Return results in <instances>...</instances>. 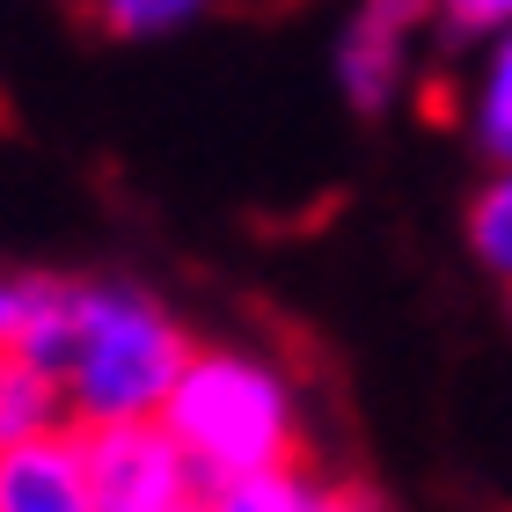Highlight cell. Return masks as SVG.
<instances>
[{
    "instance_id": "obj_7",
    "label": "cell",
    "mask_w": 512,
    "mask_h": 512,
    "mask_svg": "<svg viewBox=\"0 0 512 512\" xmlns=\"http://www.w3.org/2000/svg\"><path fill=\"white\" fill-rule=\"evenodd\" d=\"M469 139L483 161H512V30L483 37V66L469 88Z\"/></svg>"
},
{
    "instance_id": "obj_1",
    "label": "cell",
    "mask_w": 512,
    "mask_h": 512,
    "mask_svg": "<svg viewBox=\"0 0 512 512\" xmlns=\"http://www.w3.org/2000/svg\"><path fill=\"white\" fill-rule=\"evenodd\" d=\"M191 359V330L147 286L125 278H66V322L52 374L74 417H147Z\"/></svg>"
},
{
    "instance_id": "obj_5",
    "label": "cell",
    "mask_w": 512,
    "mask_h": 512,
    "mask_svg": "<svg viewBox=\"0 0 512 512\" xmlns=\"http://www.w3.org/2000/svg\"><path fill=\"white\" fill-rule=\"evenodd\" d=\"M205 505H220V512H337V505H366V491L308 469V454H293V461H271V469L213 483Z\"/></svg>"
},
{
    "instance_id": "obj_3",
    "label": "cell",
    "mask_w": 512,
    "mask_h": 512,
    "mask_svg": "<svg viewBox=\"0 0 512 512\" xmlns=\"http://www.w3.org/2000/svg\"><path fill=\"white\" fill-rule=\"evenodd\" d=\"M81 432V469H88V512H191L198 469L183 454V439L147 417H74Z\"/></svg>"
},
{
    "instance_id": "obj_4",
    "label": "cell",
    "mask_w": 512,
    "mask_h": 512,
    "mask_svg": "<svg viewBox=\"0 0 512 512\" xmlns=\"http://www.w3.org/2000/svg\"><path fill=\"white\" fill-rule=\"evenodd\" d=\"M0 512H88V469L74 417L0 447Z\"/></svg>"
},
{
    "instance_id": "obj_13",
    "label": "cell",
    "mask_w": 512,
    "mask_h": 512,
    "mask_svg": "<svg viewBox=\"0 0 512 512\" xmlns=\"http://www.w3.org/2000/svg\"><path fill=\"white\" fill-rule=\"evenodd\" d=\"M505 293H512V286H505Z\"/></svg>"
},
{
    "instance_id": "obj_12",
    "label": "cell",
    "mask_w": 512,
    "mask_h": 512,
    "mask_svg": "<svg viewBox=\"0 0 512 512\" xmlns=\"http://www.w3.org/2000/svg\"><path fill=\"white\" fill-rule=\"evenodd\" d=\"M15 308H22V278H0V352L15 337Z\"/></svg>"
},
{
    "instance_id": "obj_6",
    "label": "cell",
    "mask_w": 512,
    "mask_h": 512,
    "mask_svg": "<svg viewBox=\"0 0 512 512\" xmlns=\"http://www.w3.org/2000/svg\"><path fill=\"white\" fill-rule=\"evenodd\" d=\"M66 388L44 374L37 359H22V352H0V447L8 439H30V432H52L66 425Z\"/></svg>"
},
{
    "instance_id": "obj_2",
    "label": "cell",
    "mask_w": 512,
    "mask_h": 512,
    "mask_svg": "<svg viewBox=\"0 0 512 512\" xmlns=\"http://www.w3.org/2000/svg\"><path fill=\"white\" fill-rule=\"evenodd\" d=\"M161 425L183 439L198 491H213L227 476H249V469H271V461L300 454V395H293V374L271 366L264 352L191 344L169 403H161Z\"/></svg>"
},
{
    "instance_id": "obj_8",
    "label": "cell",
    "mask_w": 512,
    "mask_h": 512,
    "mask_svg": "<svg viewBox=\"0 0 512 512\" xmlns=\"http://www.w3.org/2000/svg\"><path fill=\"white\" fill-rule=\"evenodd\" d=\"M461 227H469L476 264L512 286V161H491V176H483V191L469 198V220Z\"/></svg>"
},
{
    "instance_id": "obj_9",
    "label": "cell",
    "mask_w": 512,
    "mask_h": 512,
    "mask_svg": "<svg viewBox=\"0 0 512 512\" xmlns=\"http://www.w3.org/2000/svg\"><path fill=\"white\" fill-rule=\"evenodd\" d=\"M213 0H88L103 37H125V44H147V37H169L183 22H198Z\"/></svg>"
},
{
    "instance_id": "obj_10",
    "label": "cell",
    "mask_w": 512,
    "mask_h": 512,
    "mask_svg": "<svg viewBox=\"0 0 512 512\" xmlns=\"http://www.w3.org/2000/svg\"><path fill=\"white\" fill-rule=\"evenodd\" d=\"M447 44H483L512 30V0H439V22H432Z\"/></svg>"
},
{
    "instance_id": "obj_11",
    "label": "cell",
    "mask_w": 512,
    "mask_h": 512,
    "mask_svg": "<svg viewBox=\"0 0 512 512\" xmlns=\"http://www.w3.org/2000/svg\"><path fill=\"white\" fill-rule=\"evenodd\" d=\"M359 22H374V30H395V37H425L432 22H439V0H359L352 8Z\"/></svg>"
}]
</instances>
